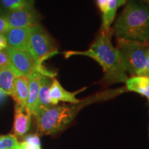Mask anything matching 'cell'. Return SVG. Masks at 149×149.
Segmentation results:
<instances>
[{"mask_svg": "<svg viewBox=\"0 0 149 149\" xmlns=\"http://www.w3.org/2000/svg\"><path fill=\"white\" fill-rule=\"evenodd\" d=\"M124 91V88L104 91L81 100L78 104H57L40 110L35 115L37 120V132L41 135H54L62 131L74 120L76 115L84 107L95 102L113 98Z\"/></svg>", "mask_w": 149, "mask_h": 149, "instance_id": "6da1fadb", "label": "cell"}, {"mask_svg": "<svg viewBox=\"0 0 149 149\" xmlns=\"http://www.w3.org/2000/svg\"><path fill=\"white\" fill-rule=\"evenodd\" d=\"M113 29L101 31L90 48L84 51H68L66 58L73 55H82L95 59L103 68L104 81L108 84L126 82L128 79L126 72L122 66L116 48L111 42Z\"/></svg>", "mask_w": 149, "mask_h": 149, "instance_id": "7a4b0ae2", "label": "cell"}, {"mask_svg": "<svg viewBox=\"0 0 149 149\" xmlns=\"http://www.w3.org/2000/svg\"><path fill=\"white\" fill-rule=\"evenodd\" d=\"M113 29L117 38L149 44V6L141 0H130Z\"/></svg>", "mask_w": 149, "mask_h": 149, "instance_id": "3957f363", "label": "cell"}, {"mask_svg": "<svg viewBox=\"0 0 149 149\" xmlns=\"http://www.w3.org/2000/svg\"><path fill=\"white\" fill-rule=\"evenodd\" d=\"M149 44L117 38V48L122 66L133 76L142 75L146 64Z\"/></svg>", "mask_w": 149, "mask_h": 149, "instance_id": "277c9868", "label": "cell"}, {"mask_svg": "<svg viewBox=\"0 0 149 149\" xmlns=\"http://www.w3.org/2000/svg\"><path fill=\"white\" fill-rule=\"evenodd\" d=\"M11 67L19 75L31 77L40 73L43 75L54 78L56 73L46 69L44 65L37 61L30 51L13 49L6 47Z\"/></svg>", "mask_w": 149, "mask_h": 149, "instance_id": "5b68a950", "label": "cell"}, {"mask_svg": "<svg viewBox=\"0 0 149 149\" xmlns=\"http://www.w3.org/2000/svg\"><path fill=\"white\" fill-rule=\"evenodd\" d=\"M30 51L37 61L43 64L46 59L57 53L53 38L40 24L31 28Z\"/></svg>", "mask_w": 149, "mask_h": 149, "instance_id": "8992f818", "label": "cell"}, {"mask_svg": "<svg viewBox=\"0 0 149 149\" xmlns=\"http://www.w3.org/2000/svg\"><path fill=\"white\" fill-rule=\"evenodd\" d=\"M10 28H32L39 24L40 15L35 10L33 3L8 12L0 13Z\"/></svg>", "mask_w": 149, "mask_h": 149, "instance_id": "52a82bcc", "label": "cell"}, {"mask_svg": "<svg viewBox=\"0 0 149 149\" xmlns=\"http://www.w3.org/2000/svg\"><path fill=\"white\" fill-rule=\"evenodd\" d=\"M6 41L7 47L22 51H29L31 46V29L10 28L2 35Z\"/></svg>", "mask_w": 149, "mask_h": 149, "instance_id": "ba28073f", "label": "cell"}, {"mask_svg": "<svg viewBox=\"0 0 149 149\" xmlns=\"http://www.w3.org/2000/svg\"><path fill=\"white\" fill-rule=\"evenodd\" d=\"M31 113L27 107L15 103L13 124V135L17 138L24 137L29 131L31 121Z\"/></svg>", "mask_w": 149, "mask_h": 149, "instance_id": "9c48e42d", "label": "cell"}, {"mask_svg": "<svg viewBox=\"0 0 149 149\" xmlns=\"http://www.w3.org/2000/svg\"><path fill=\"white\" fill-rule=\"evenodd\" d=\"M76 91V92H69L63 88L58 81L56 79H53L52 84L49 90V98L53 105H57L59 102H69L70 104H78L81 100L76 98V95L81 91Z\"/></svg>", "mask_w": 149, "mask_h": 149, "instance_id": "30bf717a", "label": "cell"}, {"mask_svg": "<svg viewBox=\"0 0 149 149\" xmlns=\"http://www.w3.org/2000/svg\"><path fill=\"white\" fill-rule=\"evenodd\" d=\"M29 91V77L24 75H18L14 80L13 87L10 96L15 101V103L24 107H27Z\"/></svg>", "mask_w": 149, "mask_h": 149, "instance_id": "8fae6325", "label": "cell"}, {"mask_svg": "<svg viewBox=\"0 0 149 149\" xmlns=\"http://www.w3.org/2000/svg\"><path fill=\"white\" fill-rule=\"evenodd\" d=\"M43 74L37 73L29 77V91L27 101V108L31 115L35 116L38 103L39 91L40 87L41 77Z\"/></svg>", "mask_w": 149, "mask_h": 149, "instance_id": "7c38bea8", "label": "cell"}, {"mask_svg": "<svg viewBox=\"0 0 149 149\" xmlns=\"http://www.w3.org/2000/svg\"><path fill=\"white\" fill-rule=\"evenodd\" d=\"M126 88L146 97L149 101V77L143 75L133 76L126 81Z\"/></svg>", "mask_w": 149, "mask_h": 149, "instance_id": "4fadbf2b", "label": "cell"}, {"mask_svg": "<svg viewBox=\"0 0 149 149\" xmlns=\"http://www.w3.org/2000/svg\"><path fill=\"white\" fill-rule=\"evenodd\" d=\"M53 79V78L45 75H42V77H41L40 87L38 95V103H37V111L35 115L40 110L47 109V108L53 106L49 98V90Z\"/></svg>", "mask_w": 149, "mask_h": 149, "instance_id": "5bb4252c", "label": "cell"}, {"mask_svg": "<svg viewBox=\"0 0 149 149\" xmlns=\"http://www.w3.org/2000/svg\"><path fill=\"white\" fill-rule=\"evenodd\" d=\"M19 75L13 68H6L0 70V88L7 95L12 93L14 80L17 76Z\"/></svg>", "mask_w": 149, "mask_h": 149, "instance_id": "9a60e30c", "label": "cell"}, {"mask_svg": "<svg viewBox=\"0 0 149 149\" xmlns=\"http://www.w3.org/2000/svg\"><path fill=\"white\" fill-rule=\"evenodd\" d=\"M117 0H108L107 11L102 15L101 31H106L111 29V25L116 15Z\"/></svg>", "mask_w": 149, "mask_h": 149, "instance_id": "2e32d148", "label": "cell"}, {"mask_svg": "<svg viewBox=\"0 0 149 149\" xmlns=\"http://www.w3.org/2000/svg\"><path fill=\"white\" fill-rule=\"evenodd\" d=\"M32 3L33 0H0V13L15 10Z\"/></svg>", "mask_w": 149, "mask_h": 149, "instance_id": "e0dca14e", "label": "cell"}, {"mask_svg": "<svg viewBox=\"0 0 149 149\" xmlns=\"http://www.w3.org/2000/svg\"><path fill=\"white\" fill-rule=\"evenodd\" d=\"M17 138L13 134L0 135V149H18Z\"/></svg>", "mask_w": 149, "mask_h": 149, "instance_id": "ac0fdd59", "label": "cell"}, {"mask_svg": "<svg viewBox=\"0 0 149 149\" xmlns=\"http://www.w3.org/2000/svg\"><path fill=\"white\" fill-rule=\"evenodd\" d=\"M6 68H12L6 48L0 51V70Z\"/></svg>", "mask_w": 149, "mask_h": 149, "instance_id": "d6986e66", "label": "cell"}, {"mask_svg": "<svg viewBox=\"0 0 149 149\" xmlns=\"http://www.w3.org/2000/svg\"><path fill=\"white\" fill-rule=\"evenodd\" d=\"M18 149H41V145L32 144L26 141L19 142Z\"/></svg>", "mask_w": 149, "mask_h": 149, "instance_id": "ffe728a7", "label": "cell"}, {"mask_svg": "<svg viewBox=\"0 0 149 149\" xmlns=\"http://www.w3.org/2000/svg\"><path fill=\"white\" fill-rule=\"evenodd\" d=\"M24 140L28 142L40 145V139L38 135H29L24 136Z\"/></svg>", "mask_w": 149, "mask_h": 149, "instance_id": "44dd1931", "label": "cell"}, {"mask_svg": "<svg viewBox=\"0 0 149 149\" xmlns=\"http://www.w3.org/2000/svg\"><path fill=\"white\" fill-rule=\"evenodd\" d=\"M96 3L99 9L102 13V15H103L107 11L108 0H96Z\"/></svg>", "mask_w": 149, "mask_h": 149, "instance_id": "7402d4cb", "label": "cell"}, {"mask_svg": "<svg viewBox=\"0 0 149 149\" xmlns=\"http://www.w3.org/2000/svg\"><path fill=\"white\" fill-rule=\"evenodd\" d=\"M10 29L8 24L2 16L0 15V35H2Z\"/></svg>", "mask_w": 149, "mask_h": 149, "instance_id": "603a6c76", "label": "cell"}, {"mask_svg": "<svg viewBox=\"0 0 149 149\" xmlns=\"http://www.w3.org/2000/svg\"><path fill=\"white\" fill-rule=\"evenodd\" d=\"M142 75L143 76H147V77H149V48H148V53H147L146 67H145V69L144 70V72H143Z\"/></svg>", "mask_w": 149, "mask_h": 149, "instance_id": "cb8c5ba5", "label": "cell"}, {"mask_svg": "<svg viewBox=\"0 0 149 149\" xmlns=\"http://www.w3.org/2000/svg\"><path fill=\"white\" fill-rule=\"evenodd\" d=\"M7 47L6 41L3 35H0V51L5 49Z\"/></svg>", "mask_w": 149, "mask_h": 149, "instance_id": "d4e9b609", "label": "cell"}, {"mask_svg": "<svg viewBox=\"0 0 149 149\" xmlns=\"http://www.w3.org/2000/svg\"><path fill=\"white\" fill-rule=\"evenodd\" d=\"M6 96L7 95L6 94V93L3 92L1 88H0V103H1V102H2L6 97Z\"/></svg>", "mask_w": 149, "mask_h": 149, "instance_id": "484cf974", "label": "cell"}, {"mask_svg": "<svg viewBox=\"0 0 149 149\" xmlns=\"http://www.w3.org/2000/svg\"><path fill=\"white\" fill-rule=\"evenodd\" d=\"M127 0H117V7L122 6V5L125 4Z\"/></svg>", "mask_w": 149, "mask_h": 149, "instance_id": "4316f807", "label": "cell"}, {"mask_svg": "<svg viewBox=\"0 0 149 149\" xmlns=\"http://www.w3.org/2000/svg\"><path fill=\"white\" fill-rule=\"evenodd\" d=\"M143 1H144V2H146L147 4L149 6V0H143Z\"/></svg>", "mask_w": 149, "mask_h": 149, "instance_id": "83f0119b", "label": "cell"}]
</instances>
